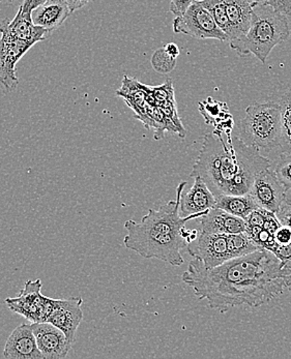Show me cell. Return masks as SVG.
<instances>
[{"mask_svg": "<svg viewBox=\"0 0 291 359\" xmlns=\"http://www.w3.org/2000/svg\"><path fill=\"white\" fill-rule=\"evenodd\" d=\"M182 282L201 300L221 313L234 306L258 308L281 295L291 285V269L268 250L232 258L214 269L193 259L182 273Z\"/></svg>", "mask_w": 291, "mask_h": 359, "instance_id": "obj_1", "label": "cell"}, {"mask_svg": "<svg viewBox=\"0 0 291 359\" xmlns=\"http://www.w3.org/2000/svg\"><path fill=\"white\" fill-rule=\"evenodd\" d=\"M269 167V158L257 147L248 145L238 137L210 133L203 137L190 177L199 176L216 198L247 195L256 175Z\"/></svg>", "mask_w": 291, "mask_h": 359, "instance_id": "obj_2", "label": "cell"}, {"mask_svg": "<svg viewBox=\"0 0 291 359\" xmlns=\"http://www.w3.org/2000/svg\"><path fill=\"white\" fill-rule=\"evenodd\" d=\"M187 182H182L177 188V198L167 202L158 210H149L141 222L133 219L126 222L128 231L123 238L127 249L132 250L144 259H158L172 266L184 263L180 251L188 245L182 230L187 222L199 219L208 212L182 217L180 213V198Z\"/></svg>", "mask_w": 291, "mask_h": 359, "instance_id": "obj_3", "label": "cell"}, {"mask_svg": "<svg viewBox=\"0 0 291 359\" xmlns=\"http://www.w3.org/2000/svg\"><path fill=\"white\" fill-rule=\"evenodd\" d=\"M290 36L286 15L273 10L269 4H253L249 32L242 40L229 43V46L238 55L252 54L264 64L271 50L287 41Z\"/></svg>", "mask_w": 291, "mask_h": 359, "instance_id": "obj_4", "label": "cell"}, {"mask_svg": "<svg viewBox=\"0 0 291 359\" xmlns=\"http://www.w3.org/2000/svg\"><path fill=\"white\" fill-rule=\"evenodd\" d=\"M242 140L248 145L266 151L280 147L281 107L268 102L250 105L241 125Z\"/></svg>", "mask_w": 291, "mask_h": 359, "instance_id": "obj_5", "label": "cell"}, {"mask_svg": "<svg viewBox=\"0 0 291 359\" xmlns=\"http://www.w3.org/2000/svg\"><path fill=\"white\" fill-rule=\"evenodd\" d=\"M42 286L40 278L27 280L17 297L6 298L8 310L21 315L32 323L47 322L55 309L57 299L43 295L41 292Z\"/></svg>", "mask_w": 291, "mask_h": 359, "instance_id": "obj_6", "label": "cell"}, {"mask_svg": "<svg viewBox=\"0 0 291 359\" xmlns=\"http://www.w3.org/2000/svg\"><path fill=\"white\" fill-rule=\"evenodd\" d=\"M173 32L201 40L228 41L225 32L219 27L212 14L202 6L201 0H194L182 16L175 17Z\"/></svg>", "mask_w": 291, "mask_h": 359, "instance_id": "obj_7", "label": "cell"}, {"mask_svg": "<svg viewBox=\"0 0 291 359\" xmlns=\"http://www.w3.org/2000/svg\"><path fill=\"white\" fill-rule=\"evenodd\" d=\"M187 250L193 258L201 261L206 269H214L231 259L225 234L201 232L187 245Z\"/></svg>", "mask_w": 291, "mask_h": 359, "instance_id": "obj_8", "label": "cell"}, {"mask_svg": "<svg viewBox=\"0 0 291 359\" xmlns=\"http://www.w3.org/2000/svg\"><path fill=\"white\" fill-rule=\"evenodd\" d=\"M34 46L1 34L0 36V84L6 93L16 90L19 85L16 65Z\"/></svg>", "mask_w": 291, "mask_h": 359, "instance_id": "obj_9", "label": "cell"}, {"mask_svg": "<svg viewBox=\"0 0 291 359\" xmlns=\"http://www.w3.org/2000/svg\"><path fill=\"white\" fill-rule=\"evenodd\" d=\"M286 193L275 171L268 168L256 175L249 194L260 208L276 213L285 201Z\"/></svg>", "mask_w": 291, "mask_h": 359, "instance_id": "obj_10", "label": "cell"}, {"mask_svg": "<svg viewBox=\"0 0 291 359\" xmlns=\"http://www.w3.org/2000/svg\"><path fill=\"white\" fill-rule=\"evenodd\" d=\"M32 325L39 349L44 359L67 358L73 346L60 328L50 322H34Z\"/></svg>", "mask_w": 291, "mask_h": 359, "instance_id": "obj_11", "label": "cell"}, {"mask_svg": "<svg viewBox=\"0 0 291 359\" xmlns=\"http://www.w3.org/2000/svg\"><path fill=\"white\" fill-rule=\"evenodd\" d=\"M82 304L83 299L81 297L57 299L53 313L47 320L66 334L72 346L75 344L78 327L83 320Z\"/></svg>", "mask_w": 291, "mask_h": 359, "instance_id": "obj_12", "label": "cell"}, {"mask_svg": "<svg viewBox=\"0 0 291 359\" xmlns=\"http://www.w3.org/2000/svg\"><path fill=\"white\" fill-rule=\"evenodd\" d=\"M6 359H44L36 344L32 324H21L13 330L4 349Z\"/></svg>", "mask_w": 291, "mask_h": 359, "instance_id": "obj_13", "label": "cell"}, {"mask_svg": "<svg viewBox=\"0 0 291 359\" xmlns=\"http://www.w3.org/2000/svg\"><path fill=\"white\" fill-rule=\"evenodd\" d=\"M49 32L44 28L36 25L32 19L24 16L22 8L19 6L16 16L13 19H4L0 23V34L10 36L15 40L22 41L34 46L36 43L43 42L47 39Z\"/></svg>", "mask_w": 291, "mask_h": 359, "instance_id": "obj_14", "label": "cell"}, {"mask_svg": "<svg viewBox=\"0 0 291 359\" xmlns=\"http://www.w3.org/2000/svg\"><path fill=\"white\" fill-rule=\"evenodd\" d=\"M217 199L199 176L194 177L192 188L182 193L180 198V213L182 217H189L208 212L216 206Z\"/></svg>", "mask_w": 291, "mask_h": 359, "instance_id": "obj_15", "label": "cell"}, {"mask_svg": "<svg viewBox=\"0 0 291 359\" xmlns=\"http://www.w3.org/2000/svg\"><path fill=\"white\" fill-rule=\"evenodd\" d=\"M201 232L212 234H236L246 231V221L218 208H212L210 212L199 217Z\"/></svg>", "mask_w": 291, "mask_h": 359, "instance_id": "obj_16", "label": "cell"}, {"mask_svg": "<svg viewBox=\"0 0 291 359\" xmlns=\"http://www.w3.org/2000/svg\"><path fill=\"white\" fill-rule=\"evenodd\" d=\"M225 6L230 25L228 43L242 40L251 26L253 2L250 0H225Z\"/></svg>", "mask_w": 291, "mask_h": 359, "instance_id": "obj_17", "label": "cell"}, {"mask_svg": "<svg viewBox=\"0 0 291 359\" xmlns=\"http://www.w3.org/2000/svg\"><path fill=\"white\" fill-rule=\"evenodd\" d=\"M71 14L65 0H47L32 11V19L36 25L44 28L50 34L60 28Z\"/></svg>", "mask_w": 291, "mask_h": 359, "instance_id": "obj_18", "label": "cell"}, {"mask_svg": "<svg viewBox=\"0 0 291 359\" xmlns=\"http://www.w3.org/2000/svg\"><path fill=\"white\" fill-rule=\"evenodd\" d=\"M216 206L215 208H221L225 212L231 213L236 217L246 219L248 215L254 210L259 208L250 194L247 195L234 196L226 195L216 198Z\"/></svg>", "mask_w": 291, "mask_h": 359, "instance_id": "obj_19", "label": "cell"}, {"mask_svg": "<svg viewBox=\"0 0 291 359\" xmlns=\"http://www.w3.org/2000/svg\"><path fill=\"white\" fill-rule=\"evenodd\" d=\"M279 104L281 107L280 148L283 154H291V88L284 93Z\"/></svg>", "mask_w": 291, "mask_h": 359, "instance_id": "obj_20", "label": "cell"}, {"mask_svg": "<svg viewBox=\"0 0 291 359\" xmlns=\"http://www.w3.org/2000/svg\"><path fill=\"white\" fill-rule=\"evenodd\" d=\"M228 252L232 258L245 256V255L253 253L256 250L260 249L251 238L248 236L246 232L236 233V234L227 235Z\"/></svg>", "mask_w": 291, "mask_h": 359, "instance_id": "obj_21", "label": "cell"}, {"mask_svg": "<svg viewBox=\"0 0 291 359\" xmlns=\"http://www.w3.org/2000/svg\"><path fill=\"white\" fill-rule=\"evenodd\" d=\"M202 6L214 17L219 27L225 32L228 41L230 36V25L226 12L225 0H201ZM227 41V42H228Z\"/></svg>", "mask_w": 291, "mask_h": 359, "instance_id": "obj_22", "label": "cell"}, {"mask_svg": "<svg viewBox=\"0 0 291 359\" xmlns=\"http://www.w3.org/2000/svg\"><path fill=\"white\" fill-rule=\"evenodd\" d=\"M151 65L157 73L166 75L175 69L177 58L171 56L165 47L158 48L151 56Z\"/></svg>", "mask_w": 291, "mask_h": 359, "instance_id": "obj_23", "label": "cell"}, {"mask_svg": "<svg viewBox=\"0 0 291 359\" xmlns=\"http://www.w3.org/2000/svg\"><path fill=\"white\" fill-rule=\"evenodd\" d=\"M273 171L286 191H290L291 189V154H282Z\"/></svg>", "mask_w": 291, "mask_h": 359, "instance_id": "obj_24", "label": "cell"}, {"mask_svg": "<svg viewBox=\"0 0 291 359\" xmlns=\"http://www.w3.org/2000/svg\"><path fill=\"white\" fill-rule=\"evenodd\" d=\"M147 90L151 93V97L155 100L157 105L164 103L170 97H175V90H173L172 81L167 80L164 84L158 87L147 86Z\"/></svg>", "mask_w": 291, "mask_h": 359, "instance_id": "obj_25", "label": "cell"}, {"mask_svg": "<svg viewBox=\"0 0 291 359\" xmlns=\"http://www.w3.org/2000/svg\"><path fill=\"white\" fill-rule=\"evenodd\" d=\"M277 219H279L280 223L284 226H288L291 228V201L286 199L284 203L282 204L280 210L276 212Z\"/></svg>", "mask_w": 291, "mask_h": 359, "instance_id": "obj_26", "label": "cell"}, {"mask_svg": "<svg viewBox=\"0 0 291 359\" xmlns=\"http://www.w3.org/2000/svg\"><path fill=\"white\" fill-rule=\"evenodd\" d=\"M193 2H194V0H171L170 12L175 17L182 16Z\"/></svg>", "mask_w": 291, "mask_h": 359, "instance_id": "obj_27", "label": "cell"}, {"mask_svg": "<svg viewBox=\"0 0 291 359\" xmlns=\"http://www.w3.org/2000/svg\"><path fill=\"white\" fill-rule=\"evenodd\" d=\"M266 4L277 12L282 13L286 16H291V0H269Z\"/></svg>", "mask_w": 291, "mask_h": 359, "instance_id": "obj_28", "label": "cell"}, {"mask_svg": "<svg viewBox=\"0 0 291 359\" xmlns=\"http://www.w3.org/2000/svg\"><path fill=\"white\" fill-rule=\"evenodd\" d=\"M275 239L279 245H288L291 243V228L281 225L275 233Z\"/></svg>", "mask_w": 291, "mask_h": 359, "instance_id": "obj_29", "label": "cell"}, {"mask_svg": "<svg viewBox=\"0 0 291 359\" xmlns=\"http://www.w3.org/2000/svg\"><path fill=\"white\" fill-rule=\"evenodd\" d=\"M47 0H22L20 8H22L24 16L32 19V13L34 8L40 6L41 4H45Z\"/></svg>", "mask_w": 291, "mask_h": 359, "instance_id": "obj_30", "label": "cell"}, {"mask_svg": "<svg viewBox=\"0 0 291 359\" xmlns=\"http://www.w3.org/2000/svg\"><path fill=\"white\" fill-rule=\"evenodd\" d=\"M65 1L67 2L71 13H74L86 6L91 0H65Z\"/></svg>", "mask_w": 291, "mask_h": 359, "instance_id": "obj_31", "label": "cell"}, {"mask_svg": "<svg viewBox=\"0 0 291 359\" xmlns=\"http://www.w3.org/2000/svg\"><path fill=\"white\" fill-rule=\"evenodd\" d=\"M165 49H166V51L168 52L171 56H173V57L177 58V56L180 55L179 47H177L175 43H167V45L165 46Z\"/></svg>", "mask_w": 291, "mask_h": 359, "instance_id": "obj_32", "label": "cell"}, {"mask_svg": "<svg viewBox=\"0 0 291 359\" xmlns=\"http://www.w3.org/2000/svg\"><path fill=\"white\" fill-rule=\"evenodd\" d=\"M250 1L253 2V4H266L269 0H250Z\"/></svg>", "mask_w": 291, "mask_h": 359, "instance_id": "obj_33", "label": "cell"}, {"mask_svg": "<svg viewBox=\"0 0 291 359\" xmlns=\"http://www.w3.org/2000/svg\"><path fill=\"white\" fill-rule=\"evenodd\" d=\"M285 266L290 267V269H291V260H290V261H288V262L285 263Z\"/></svg>", "mask_w": 291, "mask_h": 359, "instance_id": "obj_34", "label": "cell"}, {"mask_svg": "<svg viewBox=\"0 0 291 359\" xmlns=\"http://www.w3.org/2000/svg\"><path fill=\"white\" fill-rule=\"evenodd\" d=\"M6 1H8V4H13V2L15 1V0H6Z\"/></svg>", "mask_w": 291, "mask_h": 359, "instance_id": "obj_35", "label": "cell"}]
</instances>
